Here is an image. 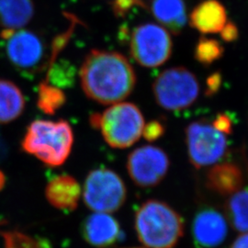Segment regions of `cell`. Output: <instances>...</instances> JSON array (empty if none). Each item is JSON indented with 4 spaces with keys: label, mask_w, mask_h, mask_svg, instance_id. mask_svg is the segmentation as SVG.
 Listing matches in <instances>:
<instances>
[{
    "label": "cell",
    "mask_w": 248,
    "mask_h": 248,
    "mask_svg": "<svg viewBox=\"0 0 248 248\" xmlns=\"http://www.w3.org/2000/svg\"><path fill=\"white\" fill-rule=\"evenodd\" d=\"M213 124L222 133L225 134H230L232 130V124L231 122L230 117L225 115V114H219L216 116V118L214 119Z\"/></svg>",
    "instance_id": "25"
},
{
    "label": "cell",
    "mask_w": 248,
    "mask_h": 248,
    "mask_svg": "<svg viewBox=\"0 0 248 248\" xmlns=\"http://www.w3.org/2000/svg\"></svg>",
    "instance_id": "30"
},
{
    "label": "cell",
    "mask_w": 248,
    "mask_h": 248,
    "mask_svg": "<svg viewBox=\"0 0 248 248\" xmlns=\"http://www.w3.org/2000/svg\"><path fill=\"white\" fill-rule=\"evenodd\" d=\"M74 143V133L65 121L32 122L21 142L22 150L49 167H59L68 158Z\"/></svg>",
    "instance_id": "3"
},
{
    "label": "cell",
    "mask_w": 248,
    "mask_h": 248,
    "mask_svg": "<svg viewBox=\"0 0 248 248\" xmlns=\"http://www.w3.org/2000/svg\"><path fill=\"white\" fill-rule=\"evenodd\" d=\"M5 185H6V177H5V174L0 170V191L4 188Z\"/></svg>",
    "instance_id": "29"
},
{
    "label": "cell",
    "mask_w": 248,
    "mask_h": 248,
    "mask_svg": "<svg viewBox=\"0 0 248 248\" xmlns=\"http://www.w3.org/2000/svg\"><path fill=\"white\" fill-rule=\"evenodd\" d=\"M220 33L222 40L227 43H231L237 40L239 35L238 28L233 22H227Z\"/></svg>",
    "instance_id": "26"
},
{
    "label": "cell",
    "mask_w": 248,
    "mask_h": 248,
    "mask_svg": "<svg viewBox=\"0 0 248 248\" xmlns=\"http://www.w3.org/2000/svg\"><path fill=\"white\" fill-rule=\"evenodd\" d=\"M46 199L49 203L62 211H74L78 208L81 197V186L76 178L62 175L53 178L46 186Z\"/></svg>",
    "instance_id": "14"
},
{
    "label": "cell",
    "mask_w": 248,
    "mask_h": 248,
    "mask_svg": "<svg viewBox=\"0 0 248 248\" xmlns=\"http://www.w3.org/2000/svg\"><path fill=\"white\" fill-rule=\"evenodd\" d=\"M76 76V66L69 61L62 59L50 63L46 82L58 89H70L75 85Z\"/></svg>",
    "instance_id": "21"
},
{
    "label": "cell",
    "mask_w": 248,
    "mask_h": 248,
    "mask_svg": "<svg viewBox=\"0 0 248 248\" xmlns=\"http://www.w3.org/2000/svg\"><path fill=\"white\" fill-rule=\"evenodd\" d=\"M226 135L213 123L198 121L189 124L186 129V143L192 166L202 169L219 163L228 150Z\"/></svg>",
    "instance_id": "8"
},
{
    "label": "cell",
    "mask_w": 248,
    "mask_h": 248,
    "mask_svg": "<svg viewBox=\"0 0 248 248\" xmlns=\"http://www.w3.org/2000/svg\"><path fill=\"white\" fill-rule=\"evenodd\" d=\"M134 8L145 9L146 5L142 0H114L112 10L118 18H124Z\"/></svg>",
    "instance_id": "23"
},
{
    "label": "cell",
    "mask_w": 248,
    "mask_h": 248,
    "mask_svg": "<svg viewBox=\"0 0 248 248\" xmlns=\"http://www.w3.org/2000/svg\"><path fill=\"white\" fill-rule=\"evenodd\" d=\"M79 78L88 98L113 105L128 98L136 85V74L122 53L91 50L82 63Z\"/></svg>",
    "instance_id": "1"
},
{
    "label": "cell",
    "mask_w": 248,
    "mask_h": 248,
    "mask_svg": "<svg viewBox=\"0 0 248 248\" xmlns=\"http://www.w3.org/2000/svg\"><path fill=\"white\" fill-rule=\"evenodd\" d=\"M207 186L220 195L229 196L239 191L244 184V175L233 163L215 164L206 177Z\"/></svg>",
    "instance_id": "15"
},
{
    "label": "cell",
    "mask_w": 248,
    "mask_h": 248,
    "mask_svg": "<svg viewBox=\"0 0 248 248\" xmlns=\"http://www.w3.org/2000/svg\"><path fill=\"white\" fill-rule=\"evenodd\" d=\"M134 226L140 242L147 248H174L184 232L181 216L157 200L146 201L140 206Z\"/></svg>",
    "instance_id": "2"
},
{
    "label": "cell",
    "mask_w": 248,
    "mask_h": 248,
    "mask_svg": "<svg viewBox=\"0 0 248 248\" xmlns=\"http://www.w3.org/2000/svg\"><path fill=\"white\" fill-rule=\"evenodd\" d=\"M35 7L32 0H0V27L18 30L31 20Z\"/></svg>",
    "instance_id": "17"
},
{
    "label": "cell",
    "mask_w": 248,
    "mask_h": 248,
    "mask_svg": "<svg viewBox=\"0 0 248 248\" xmlns=\"http://www.w3.org/2000/svg\"><path fill=\"white\" fill-rule=\"evenodd\" d=\"M173 51L169 31L155 23L135 27L130 36V53L143 67L155 68L168 62Z\"/></svg>",
    "instance_id": "9"
},
{
    "label": "cell",
    "mask_w": 248,
    "mask_h": 248,
    "mask_svg": "<svg viewBox=\"0 0 248 248\" xmlns=\"http://www.w3.org/2000/svg\"><path fill=\"white\" fill-rule=\"evenodd\" d=\"M0 52L25 78L44 71L48 63L43 39L29 30H3L0 32Z\"/></svg>",
    "instance_id": "5"
},
{
    "label": "cell",
    "mask_w": 248,
    "mask_h": 248,
    "mask_svg": "<svg viewBox=\"0 0 248 248\" xmlns=\"http://www.w3.org/2000/svg\"><path fill=\"white\" fill-rule=\"evenodd\" d=\"M222 84V77L218 73H214L207 80V90L206 95L212 96L214 93H216Z\"/></svg>",
    "instance_id": "27"
},
{
    "label": "cell",
    "mask_w": 248,
    "mask_h": 248,
    "mask_svg": "<svg viewBox=\"0 0 248 248\" xmlns=\"http://www.w3.org/2000/svg\"><path fill=\"white\" fill-rule=\"evenodd\" d=\"M84 202L95 213H111L124 205L127 189L124 180L114 171L108 169L90 171L83 189Z\"/></svg>",
    "instance_id": "7"
},
{
    "label": "cell",
    "mask_w": 248,
    "mask_h": 248,
    "mask_svg": "<svg viewBox=\"0 0 248 248\" xmlns=\"http://www.w3.org/2000/svg\"><path fill=\"white\" fill-rule=\"evenodd\" d=\"M24 108V95L18 86L9 80L0 79V124L16 120Z\"/></svg>",
    "instance_id": "18"
},
{
    "label": "cell",
    "mask_w": 248,
    "mask_h": 248,
    "mask_svg": "<svg viewBox=\"0 0 248 248\" xmlns=\"http://www.w3.org/2000/svg\"><path fill=\"white\" fill-rule=\"evenodd\" d=\"M65 95L62 89L53 87L49 83L42 82L38 89L37 106L47 115H53L65 103Z\"/></svg>",
    "instance_id": "20"
},
{
    "label": "cell",
    "mask_w": 248,
    "mask_h": 248,
    "mask_svg": "<svg viewBox=\"0 0 248 248\" xmlns=\"http://www.w3.org/2000/svg\"><path fill=\"white\" fill-rule=\"evenodd\" d=\"M153 92L161 108L169 111H179L197 100L200 84L192 72L177 66L160 74L153 84Z\"/></svg>",
    "instance_id": "6"
},
{
    "label": "cell",
    "mask_w": 248,
    "mask_h": 248,
    "mask_svg": "<svg viewBox=\"0 0 248 248\" xmlns=\"http://www.w3.org/2000/svg\"><path fill=\"white\" fill-rule=\"evenodd\" d=\"M150 11L161 26L175 35L184 30L187 21L184 0H153Z\"/></svg>",
    "instance_id": "16"
},
{
    "label": "cell",
    "mask_w": 248,
    "mask_h": 248,
    "mask_svg": "<svg viewBox=\"0 0 248 248\" xmlns=\"http://www.w3.org/2000/svg\"><path fill=\"white\" fill-rule=\"evenodd\" d=\"M227 23V12L218 0H204L191 11L189 24L203 34L220 33Z\"/></svg>",
    "instance_id": "13"
},
{
    "label": "cell",
    "mask_w": 248,
    "mask_h": 248,
    "mask_svg": "<svg viewBox=\"0 0 248 248\" xmlns=\"http://www.w3.org/2000/svg\"><path fill=\"white\" fill-rule=\"evenodd\" d=\"M165 133V125L159 121H152L149 124L144 125L142 130V136L145 140L154 142L158 140Z\"/></svg>",
    "instance_id": "24"
},
{
    "label": "cell",
    "mask_w": 248,
    "mask_h": 248,
    "mask_svg": "<svg viewBox=\"0 0 248 248\" xmlns=\"http://www.w3.org/2000/svg\"><path fill=\"white\" fill-rule=\"evenodd\" d=\"M81 230L85 241L96 248H110L121 237L120 224L108 213L90 214L83 222Z\"/></svg>",
    "instance_id": "12"
},
{
    "label": "cell",
    "mask_w": 248,
    "mask_h": 248,
    "mask_svg": "<svg viewBox=\"0 0 248 248\" xmlns=\"http://www.w3.org/2000/svg\"><path fill=\"white\" fill-rule=\"evenodd\" d=\"M228 234V224L222 213L212 207H205L196 213L192 223V236L197 248L220 246Z\"/></svg>",
    "instance_id": "11"
},
{
    "label": "cell",
    "mask_w": 248,
    "mask_h": 248,
    "mask_svg": "<svg viewBox=\"0 0 248 248\" xmlns=\"http://www.w3.org/2000/svg\"><path fill=\"white\" fill-rule=\"evenodd\" d=\"M231 248H248V232H244L234 240Z\"/></svg>",
    "instance_id": "28"
},
{
    "label": "cell",
    "mask_w": 248,
    "mask_h": 248,
    "mask_svg": "<svg viewBox=\"0 0 248 248\" xmlns=\"http://www.w3.org/2000/svg\"><path fill=\"white\" fill-rule=\"evenodd\" d=\"M170 161L159 147L144 145L133 150L127 160V170L137 186L158 185L169 172Z\"/></svg>",
    "instance_id": "10"
},
{
    "label": "cell",
    "mask_w": 248,
    "mask_h": 248,
    "mask_svg": "<svg viewBox=\"0 0 248 248\" xmlns=\"http://www.w3.org/2000/svg\"><path fill=\"white\" fill-rule=\"evenodd\" d=\"M231 226L240 232H248V189H240L231 195L225 206Z\"/></svg>",
    "instance_id": "19"
},
{
    "label": "cell",
    "mask_w": 248,
    "mask_h": 248,
    "mask_svg": "<svg viewBox=\"0 0 248 248\" xmlns=\"http://www.w3.org/2000/svg\"><path fill=\"white\" fill-rule=\"evenodd\" d=\"M223 53L224 47L218 40L202 36L196 45L194 57L200 63L210 65L220 60Z\"/></svg>",
    "instance_id": "22"
},
{
    "label": "cell",
    "mask_w": 248,
    "mask_h": 248,
    "mask_svg": "<svg viewBox=\"0 0 248 248\" xmlns=\"http://www.w3.org/2000/svg\"><path fill=\"white\" fill-rule=\"evenodd\" d=\"M90 124L99 130L104 140L113 148L132 146L142 136L144 119L140 108L133 103H116L99 114L90 116Z\"/></svg>",
    "instance_id": "4"
}]
</instances>
